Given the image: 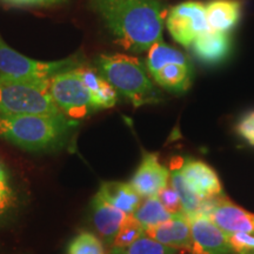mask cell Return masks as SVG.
<instances>
[{
  "mask_svg": "<svg viewBox=\"0 0 254 254\" xmlns=\"http://www.w3.org/2000/svg\"><path fill=\"white\" fill-rule=\"evenodd\" d=\"M190 49L205 65H220L231 55L232 40L228 33L208 30L193 41Z\"/></svg>",
  "mask_w": 254,
  "mask_h": 254,
  "instance_id": "5bb4252c",
  "label": "cell"
},
{
  "mask_svg": "<svg viewBox=\"0 0 254 254\" xmlns=\"http://www.w3.org/2000/svg\"><path fill=\"white\" fill-rule=\"evenodd\" d=\"M77 125L65 114H0V136L25 151L53 152L67 144Z\"/></svg>",
  "mask_w": 254,
  "mask_h": 254,
  "instance_id": "7a4b0ae2",
  "label": "cell"
},
{
  "mask_svg": "<svg viewBox=\"0 0 254 254\" xmlns=\"http://www.w3.org/2000/svg\"><path fill=\"white\" fill-rule=\"evenodd\" d=\"M77 58H67L57 62H40L27 58L6 44L0 36V74L15 79L33 81H47L60 72L78 67Z\"/></svg>",
  "mask_w": 254,
  "mask_h": 254,
  "instance_id": "52a82bcc",
  "label": "cell"
},
{
  "mask_svg": "<svg viewBox=\"0 0 254 254\" xmlns=\"http://www.w3.org/2000/svg\"><path fill=\"white\" fill-rule=\"evenodd\" d=\"M180 172L192 192L201 200L214 199L221 195L222 185L218 174L201 160H182Z\"/></svg>",
  "mask_w": 254,
  "mask_h": 254,
  "instance_id": "8fae6325",
  "label": "cell"
},
{
  "mask_svg": "<svg viewBox=\"0 0 254 254\" xmlns=\"http://www.w3.org/2000/svg\"><path fill=\"white\" fill-rule=\"evenodd\" d=\"M226 237L236 254H254V233H230Z\"/></svg>",
  "mask_w": 254,
  "mask_h": 254,
  "instance_id": "cb8c5ba5",
  "label": "cell"
},
{
  "mask_svg": "<svg viewBox=\"0 0 254 254\" xmlns=\"http://www.w3.org/2000/svg\"><path fill=\"white\" fill-rule=\"evenodd\" d=\"M67 254H106L99 238L90 232H81L67 247Z\"/></svg>",
  "mask_w": 254,
  "mask_h": 254,
  "instance_id": "603a6c76",
  "label": "cell"
},
{
  "mask_svg": "<svg viewBox=\"0 0 254 254\" xmlns=\"http://www.w3.org/2000/svg\"><path fill=\"white\" fill-rule=\"evenodd\" d=\"M95 67L114 90L135 107L160 101V92L150 78L145 64L136 57L119 53L100 55L95 60Z\"/></svg>",
  "mask_w": 254,
  "mask_h": 254,
  "instance_id": "3957f363",
  "label": "cell"
},
{
  "mask_svg": "<svg viewBox=\"0 0 254 254\" xmlns=\"http://www.w3.org/2000/svg\"><path fill=\"white\" fill-rule=\"evenodd\" d=\"M199 214L206 215L226 234L254 233V214L221 196L204 200Z\"/></svg>",
  "mask_w": 254,
  "mask_h": 254,
  "instance_id": "9c48e42d",
  "label": "cell"
},
{
  "mask_svg": "<svg viewBox=\"0 0 254 254\" xmlns=\"http://www.w3.org/2000/svg\"><path fill=\"white\" fill-rule=\"evenodd\" d=\"M111 254H178V250L165 246L144 234L132 245L124 249H113Z\"/></svg>",
  "mask_w": 254,
  "mask_h": 254,
  "instance_id": "44dd1931",
  "label": "cell"
},
{
  "mask_svg": "<svg viewBox=\"0 0 254 254\" xmlns=\"http://www.w3.org/2000/svg\"><path fill=\"white\" fill-rule=\"evenodd\" d=\"M145 234V228L135 220L132 215H127L126 220L124 221L122 227L119 228L118 233L114 237L111 244L113 249H124L132 245L134 241Z\"/></svg>",
  "mask_w": 254,
  "mask_h": 254,
  "instance_id": "7402d4cb",
  "label": "cell"
},
{
  "mask_svg": "<svg viewBox=\"0 0 254 254\" xmlns=\"http://www.w3.org/2000/svg\"><path fill=\"white\" fill-rule=\"evenodd\" d=\"M2 2L20 7H34V6H52L58 5L67 0H1Z\"/></svg>",
  "mask_w": 254,
  "mask_h": 254,
  "instance_id": "83f0119b",
  "label": "cell"
},
{
  "mask_svg": "<svg viewBox=\"0 0 254 254\" xmlns=\"http://www.w3.org/2000/svg\"><path fill=\"white\" fill-rule=\"evenodd\" d=\"M209 30L228 33L239 23L243 12L240 0H211L205 4Z\"/></svg>",
  "mask_w": 254,
  "mask_h": 254,
  "instance_id": "2e32d148",
  "label": "cell"
},
{
  "mask_svg": "<svg viewBox=\"0 0 254 254\" xmlns=\"http://www.w3.org/2000/svg\"><path fill=\"white\" fill-rule=\"evenodd\" d=\"M145 66L155 84L173 93H184L190 87L193 68L182 51L163 40L147 51Z\"/></svg>",
  "mask_w": 254,
  "mask_h": 254,
  "instance_id": "5b68a950",
  "label": "cell"
},
{
  "mask_svg": "<svg viewBox=\"0 0 254 254\" xmlns=\"http://www.w3.org/2000/svg\"><path fill=\"white\" fill-rule=\"evenodd\" d=\"M126 218L127 214L123 211L105 201L98 193L95 194L92 201V221L99 236L107 244H112Z\"/></svg>",
  "mask_w": 254,
  "mask_h": 254,
  "instance_id": "9a60e30c",
  "label": "cell"
},
{
  "mask_svg": "<svg viewBox=\"0 0 254 254\" xmlns=\"http://www.w3.org/2000/svg\"><path fill=\"white\" fill-rule=\"evenodd\" d=\"M192 254H234L226 233L204 214L190 218Z\"/></svg>",
  "mask_w": 254,
  "mask_h": 254,
  "instance_id": "30bf717a",
  "label": "cell"
},
{
  "mask_svg": "<svg viewBox=\"0 0 254 254\" xmlns=\"http://www.w3.org/2000/svg\"><path fill=\"white\" fill-rule=\"evenodd\" d=\"M170 180V171L159 163L157 154L144 153L142 160L135 173L133 174L129 185L141 198L154 196Z\"/></svg>",
  "mask_w": 254,
  "mask_h": 254,
  "instance_id": "7c38bea8",
  "label": "cell"
},
{
  "mask_svg": "<svg viewBox=\"0 0 254 254\" xmlns=\"http://www.w3.org/2000/svg\"><path fill=\"white\" fill-rule=\"evenodd\" d=\"M145 236L178 251L184 250L190 252L192 249L190 220L183 212L174 214L172 219L158 226L146 228Z\"/></svg>",
  "mask_w": 254,
  "mask_h": 254,
  "instance_id": "4fadbf2b",
  "label": "cell"
},
{
  "mask_svg": "<svg viewBox=\"0 0 254 254\" xmlns=\"http://www.w3.org/2000/svg\"><path fill=\"white\" fill-rule=\"evenodd\" d=\"M75 72H77L78 77L81 79V81L84 82L85 86L91 92L98 110L111 109L117 104L118 92L101 77L97 69L80 65L75 67Z\"/></svg>",
  "mask_w": 254,
  "mask_h": 254,
  "instance_id": "e0dca14e",
  "label": "cell"
},
{
  "mask_svg": "<svg viewBox=\"0 0 254 254\" xmlns=\"http://www.w3.org/2000/svg\"><path fill=\"white\" fill-rule=\"evenodd\" d=\"M165 25L177 43L190 47L196 38L209 30L205 4L190 0L176 5L167 13Z\"/></svg>",
  "mask_w": 254,
  "mask_h": 254,
  "instance_id": "ba28073f",
  "label": "cell"
},
{
  "mask_svg": "<svg viewBox=\"0 0 254 254\" xmlns=\"http://www.w3.org/2000/svg\"><path fill=\"white\" fill-rule=\"evenodd\" d=\"M105 201L120 209L127 215H132L141 202V196L125 183H103L98 192Z\"/></svg>",
  "mask_w": 254,
  "mask_h": 254,
  "instance_id": "ac0fdd59",
  "label": "cell"
},
{
  "mask_svg": "<svg viewBox=\"0 0 254 254\" xmlns=\"http://www.w3.org/2000/svg\"><path fill=\"white\" fill-rule=\"evenodd\" d=\"M12 198L11 189L8 186L7 174L4 166L0 163V214L8 207L9 201Z\"/></svg>",
  "mask_w": 254,
  "mask_h": 254,
  "instance_id": "4316f807",
  "label": "cell"
},
{
  "mask_svg": "<svg viewBox=\"0 0 254 254\" xmlns=\"http://www.w3.org/2000/svg\"><path fill=\"white\" fill-rule=\"evenodd\" d=\"M236 132L247 144L254 146V111H250L241 117L236 125Z\"/></svg>",
  "mask_w": 254,
  "mask_h": 254,
  "instance_id": "484cf974",
  "label": "cell"
},
{
  "mask_svg": "<svg viewBox=\"0 0 254 254\" xmlns=\"http://www.w3.org/2000/svg\"><path fill=\"white\" fill-rule=\"evenodd\" d=\"M173 215L174 214L164 207L158 196L154 195L141 200L140 205L135 209L132 217L146 230V228L158 226L163 222L168 221L172 219Z\"/></svg>",
  "mask_w": 254,
  "mask_h": 254,
  "instance_id": "ffe728a7",
  "label": "cell"
},
{
  "mask_svg": "<svg viewBox=\"0 0 254 254\" xmlns=\"http://www.w3.org/2000/svg\"><path fill=\"white\" fill-rule=\"evenodd\" d=\"M49 93L60 112L69 119L85 118L98 111L91 92L78 77L75 68L51 77Z\"/></svg>",
  "mask_w": 254,
  "mask_h": 254,
  "instance_id": "8992f818",
  "label": "cell"
},
{
  "mask_svg": "<svg viewBox=\"0 0 254 254\" xmlns=\"http://www.w3.org/2000/svg\"><path fill=\"white\" fill-rule=\"evenodd\" d=\"M117 44L133 53L147 52L163 40L167 7L161 0H90Z\"/></svg>",
  "mask_w": 254,
  "mask_h": 254,
  "instance_id": "6da1fadb",
  "label": "cell"
},
{
  "mask_svg": "<svg viewBox=\"0 0 254 254\" xmlns=\"http://www.w3.org/2000/svg\"><path fill=\"white\" fill-rule=\"evenodd\" d=\"M158 199L160 200L161 204L164 205V207L170 211L172 214L182 213L183 212V206L182 201H180L179 195L176 192V190L172 186H166L163 190H159L157 194Z\"/></svg>",
  "mask_w": 254,
  "mask_h": 254,
  "instance_id": "d4e9b609",
  "label": "cell"
},
{
  "mask_svg": "<svg viewBox=\"0 0 254 254\" xmlns=\"http://www.w3.org/2000/svg\"><path fill=\"white\" fill-rule=\"evenodd\" d=\"M0 114H63L49 93V80L33 81L0 74Z\"/></svg>",
  "mask_w": 254,
  "mask_h": 254,
  "instance_id": "277c9868",
  "label": "cell"
},
{
  "mask_svg": "<svg viewBox=\"0 0 254 254\" xmlns=\"http://www.w3.org/2000/svg\"><path fill=\"white\" fill-rule=\"evenodd\" d=\"M182 158H174L172 160V163H171L170 180L171 186L176 190V192L178 193V195H179L180 198V201H182L183 213L190 219L200 213L202 201H204V200H201L199 196H196L194 193L192 192V190L190 189L189 185L186 184L182 172H180V164H182Z\"/></svg>",
  "mask_w": 254,
  "mask_h": 254,
  "instance_id": "d6986e66",
  "label": "cell"
}]
</instances>
